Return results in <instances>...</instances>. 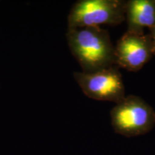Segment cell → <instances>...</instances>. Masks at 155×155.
<instances>
[{"instance_id": "obj_4", "label": "cell", "mask_w": 155, "mask_h": 155, "mask_svg": "<svg viewBox=\"0 0 155 155\" xmlns=\"http://www.w3.org/2000/svg\"><path fill=\"white\" fill-rule=\"evenodd\" d=\"M73 75L83 94L92 99L118 104L126 97L122 75L117 65L92 73L75 72Z\"/></svg>"}, {"instance_id": "obj_5", "label": "cell", "mask_w": 155, "mask_h": 155, "mask_svg": "<svg viewBox=\"0 0 155 155\" xmlns=\"http://www.w3.org/2000/svg\"><path fill=\"white\" fill-rule=\"evenodd\" d=\"M114 48L116 65L131 72L140 71L154 55L150 33L138 35L127 31Z\"/></svg>"}, {"instance_id": "obj_1", "label": "cell", "mask_w": 155, "mask_h": 155, "mask_svg": "<svg viewBox=\"0 0 155 155\" xmlns=\"http://www.w3.org/2000/svg\"><path fill=\"white\" fill-rule=\"evenodd\" d=\"M70 50L84 73H92L116 65L115 48L108 31L101 27L68 28Z\"/></svg>"}, {"instance_id": "obj_6", "label": "cell", "mask_w": 155, "mask_h": 155, "mask_svg": "<svg viewBox=\"0 0 155 155\" xmlns=\"http://www.w3.org/2000/svg\"><path fill=\"white\" fill-rule=\"evenodd\" d=\"M128 32L144 35L145 28L155 27V0H129L125 4Z\"/></svg>"}, {"instance_id": "obj_2", "label": "cell", "mask_w": 155, "mask_h": 155, "mask_svg": "<svg viewBox=\"0 0 155 155\" xmlns=\"http://www.w3.org/2000/svg\"><path fill=\"white\" fill-rule=\"evenodd\" d=\"M114 132L134 137L149 133L155 126V111L140 97L129 95L110 112Z\"/></svg>"}, {"instance_id": "obj_3", "label": "cell", "mask_w": 155, "mask_h": 155, "mask_svg": "<svg viewBox=\"0 0 155 155\" xmlns=\"http://www.w3.org/2000/svg\"><path fill=\"white\" fill-rule=\"evenodd\" d=\"M123 0H80L75 2L68 17V28L115 26L125 20Z\"/></svg>"}, {"instance_id": "obj_7", "label": "cell", "mask_w": 155, "mask_h": 155, "mask_svg": "<svg viewBox=\"0 0 155 155\" xmlns=\"http://www.w3.org/2000/svg\"><path fill=\"white\" fill-rule=\"evenodd\" d=\"M150 30V34L152 38V45H153V51H154V55H155V27L151 28Z\"/></svg>"}]
</instances>
